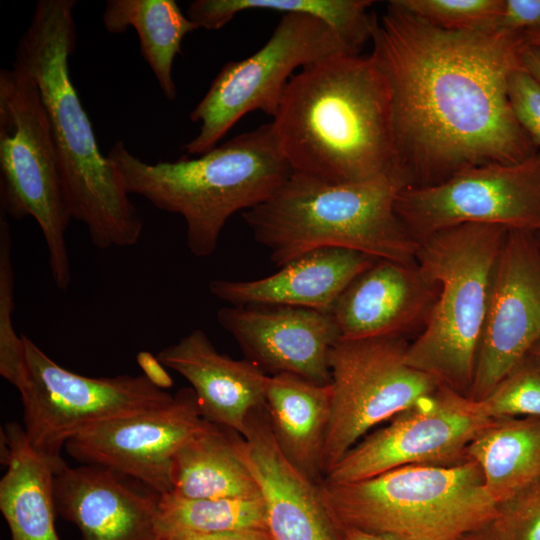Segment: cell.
<instances>
[{
	"label": "cell",
	"mask_w": 540,
	"mask_h": 540,
	"mask_svg": "<svg viewBox=\"0 0 540 540\" xmlns=\"http://www.w3.org/2000/svg\"><path fill=\"white\" fill-rule=\"evenodd\" d=\"M369 0H195L187 8V16L199 28L218 30L233 17L248 10L274 12L298 11L313 15L332 27L357 54L371 39L375 15Z\"/></svg>",
	"instance_id": "cell-27"
},
{
	"label": "cell",
	"mask_w": 540,
	"mask_h": 540,
	"mask_svg": "<svg viewBox=\"0 0 540 540\" xmlns=\"http://www.w3.org/2000/svg\"><path fill=\"white\" fill-rule=\"evenodd\" d=\"M108 468L68 464L54 473L56 511L73 523L80 540H158L160 496L141 491Z\"/></svg>",
	"instance_id": "cell-18"
},
{
	"label": "cell",
	"mask_w": 540,
	"mask_h": 540,
	"mask_svg": "<svg viewBox=\"0 0 540 540\" xmlns=\"http://www.w3.org/2000/svg\"><path fill=\"white\" fill-rule=\"evenodd\" d=\"M216 318L247 359L265 372L330 384L329 353L340 339L332 314L292 306L231 305L220 308Z\"/></svg>",
	"instance_id": "cell-16"
},
{
	"label": "cell",
	"mask_w": 540,
	"mask_h": 540,
	"mask_svg": "<svg viewBox=\"0 0 540 540\" xmlns=\"http://www.w3.org/2000/svg\"><path fill=\"white\" fill-rule=\"evenodd\" d=\"M438 294L417 264L379 259L351 282L332 315L340 339L405 337L423 329Z\"/></svg>",
	"instance_id": "cell-19"
},
{
	"label": "cell",
	"mask_w": 540,
	"mask_h": 540,
	"mask_svg": "<svg viewBox=\"0 0 540 540\" xmlns=\"http://www.w3.org/2000/svg\"><path fill=\"white\" fill-rule=\"evenodd\" d=\"M109 33L135 29L140 52L167 100L177 97L173 78L175 57L186 34L199 29L174 0H108L102 14Z\"/></svg>",
	"instance_id": "cell-26"
},
{
	"label": "cell",
	"mask_w": 540,
	"mask_h": 540,
	"mask_svg": "<svg viewBox=\"0 0 540 540\" xmlns=\"http://www.w3.org/2000/svg\"><path fill=\"white\" fill-rule=\"evenodd\" d=\"M474 402L477 411L489 419L540 417V370L526 358L487 396Z\"/></svg>",
	"instance_id": "cell-30"
},
{
	"label": "cell",
	"mask_w": 540,
	"mask_h": 540,
	"mask_svg": "<svg viewBox=\"0 0 540 540\" xmlns=\"http://www.w3.org/2000/svg\"><path fill=\"white\" fill-rule=\"evenodd\" d=\"M405 187L397 172L343 184L292 172L270 198L242 212V217L279 267L329 247L414 265L419 242L395 209Z\"/></svg>",
	"instance_id": "cell-5"
},
{
	"label": "cell",
	"mask_w": 540,
	"mask_h": 540,
	"mask_svg": "<svg viewBox=\"0 0 540 540\" xmlns=\"http://www.w3.org/2000/svg\"><path fill=\"white\" fill-rule=\"evenodd\" d=\"M508 97L519 125L540 149V84L521 67L509 78Z\"/></svg>",
	"instance_id": "cell-33"
},
{
	"label": "cell",
	"mask_w": 540,
	"mask_h": 540,
	"mask_svg": "<svg viewBox=\"0 0 540 540\" xmlns=\"http://www.w3.org/2000/svg\"><path fill=\"white\" fill-rule=\"evenodd\" d=\"M338 527L407 540H460L491 523L497 504L478 465H410L360 481L319 484Z\"/></svg>",
	"instance_id": "cell-7"
},
{
	"label": "cell",
	"mask_w": 540,
	"mask_h": 540,
	"mask_svg": "<svg viewBox=\"0 0 540 540\" xmlns=\"http://www.w3.org/2000/svg\"><path fill=\"white\" fill-rule=\"evenodd\" d=\"M493 420L477 411L474 400L442 385L360 440L323 480L342 484L403 466L462 463L469 444Z\"/></svg>",
	"instance_id": "cell-13"
},
{
	"label": "cell",
	"mask_w": 540,
	"mask_h": 540,
	"mask_svg": "<svg viewBox=\"0 0 540 540\" xmlns=\"http://www.w3.org/2000/svg\"><path fill=\"white\" fill-rule=\"evenodd\" d=\"M12 237L7 214L0 210V374L19 390L26 379L25 346L12 322L14 270Z\"/></svg>",
	"instance_id": "cell-29"
},
{
	"label": "cell",
	"mask_w": 540,
	"mask_h": 540,
	"mask_svg": "<svg viewBox=\"0 0 540 540\" xmlns=\"http://www.w3.org/2000/svg\"><path fill=\"white\" fill-rule=\"evenodd\" d=\"M370 40L389 92L395 170L407 187L538 150L508 97L509 78L523 67L524 32L448 30L393 0L375 16Z\"/></svg>",
	"instance_id": "cell-1"
},
{
	"label": "cell",
	"mask_w": 540,
	"mask_h": 540,
	"mask_svg": "<svg viewBox=\"0 0 540 540\" xmlns=\"http://www.w3.org/2000/svg\"><path fill=\"white\" fill-rule=\"evenodd\" d=\"M396 213L418 242L466 223L540 233V149L518 163H494L457 173L441 183L405 187Z\"/></svg>",
	"instance_id": "cell-12"
},
{
	"label": "cell",
	"mask_w": 540,
	"mask_h": 540,
	"mask_svg": "<svg viewBox=\"0 0 540 540\" xmlns=\"http://www.w3.org/2000/svg\"><path fill=\"white\" fill-rule=\"evenodd\" d=\"M242 452L258 484L274 540H341L319 484L299 472L276 444L265 406L250 414Z\"/></svg>",
	"instance_id": "cell-17"
},
{
	"label": "cell",
	"mask_w": 540,
	"mask_h": 540,
	"mask_svg": "<svg viewBox=\"0 0 540 540\" xmlns=\"http://www.w3.org/2000/svg\"><path fill=\"white\" fill-rule=\"evenodd\" d=\"M467 457L497 504L540 481V417L495 419L469 444Z\"/></svg>",
	"instance_id": "cell-25"
},
{
	"label": "cell",
	"mask_w": 540,
	"mask_h": 540,
	"mask_svg": "<svg viewBox=\"0 0 540 540\" xmlns=\"http://www.w3.org/2000/svg\"><path fill=\"white\" fill-rule=\"evenodd\" d=\"M271 125L293 172L335 184L396 172L389 92L371 55L342 53L302 68Z\"/></svg>",
	"instance_id": "cell-2"
},
{
	"label": "cell",
	"mask_w": 540,
	"mask_h": 540,
	"mask_svg": "<svg viewBox=\"0 0 540 540\" xmlns=\"http://www.w3.org/2000/svg\"><path fill=\"white\" fill-rule=\"evenodd\" d=\"M527 358L540 370V342H538L529 352Z\"/></svg>",
	"instance_id": "cell-40"
},
{
	"label": "cell",
	"mask_w": 540,
	"mask_h": 540,
	"mask_svg": "<svg viewBox=\"0 0 540 540\" xmlns=\"http://www.w3.org/2000/svg\"><path fill=\"white\" fill-rule=\"evenodd\" d=\"M355 53L323 20L302 12L283 13L269 40L251 56L227 62L190 113L198 134L182 149L188 156L213 148L246 114L275 116L297 68L333 55Z\"/></svg>",
	"instance_id": "cell-9"
},
{
	"label": "cell",
	"mask_w": 540,
	"mask_h": 540,
	"mask_svg": "<svg viewBox=\"0 0 540 540\" xmlns=\"http://www.w3.org/2000/svg\"><path fill=\"white\" fill-rule=\"evenodd\" d=\"M157 358L190 383L202 417L210 423L243 436L250 414L265 406L270 375L248 359L219 353L201 329L164 347Z\"/></svg>",
	"instance_id": "cell-20"
},
{
	"label": "cell",
	"mask_w": 540,
	"mask_h": 540,
	"mask_svg": "<svg viewBox=\"0 0 540 540\" xmlns=\"http://www.w3.org/2000/svg\"><path fill=\"white\" fill-rule=\"evenodd\" d=\"M191 388L160 407L92 426L71 438L65 452L81 464L98 465L138 481L159 495L173 490V463L203 427Z\"/></svg>",
	"instance_id": "cell-14"
},
{
	"label": "cell",
	"mask_w": 540,
	"mask_h": 540,
	"mask_svg": "<svg viewBox=\"0 0 540 540\" xmlns=\"http://www.w3.org/2000/svg\"><path fill=\"white\" fill-rule=\"evenodd\" d=\"M171 493L193 499H260L242 452V436L207 424L177 453Z\"/></svg>",
	"instance_id": "cell-24"
},
{
	"label": "cell",
	"mask_w": 540,
	"mask_h": 540,
	"mask_svg": "<svg viewBox=\"0 0 540 540\" xmlns=\"http://www.w3.org/2000/svg\"><path fill=\"white\" fill-rule=\"evenodd\" d=\"M330 384H317L291 373L269 376L265 409L282 454L316 484L323 480L322 454L331 418Z\"/></svg>",
	"instance_id": "cell-22"
},
{
	"label": "cell",
	"mask_w": 540,
	"mask_h": 540,
	"mask_svg": "<svg viewBox=\"0 0 540 540\" xmlns=\"http://www.w3.org/2000/svg\"><path fill=\"white\" fill-rule=\"evenodd\" d=\"M76 0H39L15 60L33 75L50 121L60 180L72 219L99 249L138 243L143 222L113 160L104 156L71 80Z\"/></svg>",
	"instance_id": "cell-3"
},
{
	"label": "cell",
	"mask_w": 540,
	"mask_h": 540,
	"mask_svg": "<svg viewBox=\"0 0 540 540\" xmlns=\"http://www.w3.org/2000/svg\"><path fill=\"white\" fill-rule=\"evenodd\" d=\"M377 260L350 249L319 248L269 276L248 281L215 279L209 290L232 306H292L332 314L346 288Z\"/></svg>",
	"instance_id": "cell-21"
},
{
	"label": "cell",
	"mask_w": 540,
	"mask_h": 540,
	"mask_svg": "<svg viewBox=\"0 0 540 540\" xmlns=\"http://www.w3.org/2000/svg\"><path fill=\"white\" fill-rule=\"evenodd\" d=\"M540 342V248L534 233L508 230L492 278L470 398L478 401Z\"/></svg>",
	"instance_id": "cell-15"
},
{
	"label": "cell",
	"mask_w": 540,
	"mask_h": 540,
	"mask_svg": "<svg viewBox=\"0 0 540 540\" xmlns=\"http://www.w3.org/2000/svg\"><path fill=\"white\" fill-rule=\"evenodd\" d=\"M136 362L147 380L155 387L167 390L173 386V380L157 356L147 350L136 355Z\"/></svg>",
	"instance_id": "cell-35"
},
{
	"label": "cell",
	"mask_w": 540,
	"mask_h": 540,
	"mask_svg": "<svg viewBox=\"0 0 540 540\" xmlns=\"http://www.w3.org/2000/svg\"><path fill=\"white\" fill-rule=\"evenodd\" d=\"M26 379L18 390L24 431L31 448L53 472L67 463L66 443L82 431L169 403L173 394L144 375L87 377L65 369L23 335Z\"/></svg>",
	"instance_id": "cell-10"
},
{
	"label": "cell",
	"mask_w": 540,
	"mask_h": 540,
	"mask_svg": "<svg viewBox=\"0 0 540 540\" xmlns=\"http://www.w3.org/2000/svg\"><path fill=\"white\" fill-rule=\"evenodd\" d=\"M531 45L540 47V30H528L524 32Z\"/></svg>",
	"instance_id": "cell-41"
},
{
	"label": "cell",
	"mask_w": 540,
	"mask_h": 540,
	"mask_svg": "<svg viewBox=\"0 0 540 540\" xmlns=\"http://www.w3.org/2000/svg\"><path fill=\"white\" fill-rule=\"evenodd\" d=\"M460 540H506L491 523L464 535Z\"/></svg>",
	"instance_id": "cell-39"
},
{
	"label": "cell",
	"mask_w": 540,
	"mask_h": 540,
	"mask_svg": "<svg viewBox=\"0 0 540 540\" xmlns=\"http://www.w3.org/2000/svg\"><path fill=\"white\" fill-rule=\"evenodd\" d=\"M107 156L117 165L130 195L183 217L187 246L201 258L214 253L233 214L265 202L293 172L271 123L196 158L185 155L172 162L146 163L120 140Z\"/></svg>",
	"instance_id": "cell-4"
},
{
	"label": "cell",
	"mask_w": 540,
	"mask_h": 540,
	"mask_svg": "<svg viewBox=\"0 0 540 540\" xmlns=\"http://www.w3.org/2000/svg\"><path fill=\"white\" fill-rule=\"evenodd\" d=\"M405 337L339 339L329 353L331 418L323 479L377 424L435 393L442 384L406 361Z\"/></svg>",
	"instance_id": "cell-11"
},
{
	"label": "cell",
	"mask_w": 540,
	"mask_h": 540,
	"mask_svg": "<svg viewBox=\"0 0 540 540\" xmlns=\"http://www.w3.org/2000/svg\"><path fill=\"white\" fill-rule=\"evenodd\" d=\"M492 524L506 540H540V481L499 504Z\"/></svg>",
	"instance_id": "cell-32"
},
{
	"label": "cell",
	"mask_w": 540,
	"mask_h": 540,
	"mask_svg": "<svg viewBox=\"0 0 540 540\" xmlns=\"http://www.w3.org/2000/svg\"><path fill=\"white\" fill-rule=\"evenodd\" d=\"M0 210L31 216L48 250L52 279L71 284L66 230L72 219L62 190L50 121L37 83L21 63L0 71Z\"/></svg>",
	"instance_id": "cell-8"
},
{
	"label": "cell",
	"mask_w": 540,
	"mask_h": 540,
	"mask_svg": "<svg viewBox=\"0 0 540 540\" xmlns=\"http://www.w3.org/2000/svg\"><path fill=\"white\" fill-rule=\"evenodd\" d=\"M508 229L466 223L419 241L416 264L439 294L407 363L470 398L492 278Z\"/></svg>",
	"instance_id": "cell-6"
},
{
	"label": "cell",
	"mask_w": 540,
	"mask_h": 540,
	"mask_svg": "<svg viewBox=\"0 0 540 540\" xmlns=\"http://www.w3.org/2000/svg\"><path fill=\"white\" fill-rule=\"evenodd\" d=\"M341 540H407L389 533H377L352 527H338Z\"/></svg>",
	"instance_id": "cell-37"
},
{
	"label": "cell",
	"mask_w": 540,
	"mask_h": 540,
	"mask_svg": "<svg viewBox=\"0 0 540 540\" xmlns=\"http://www.w3.org/2000/svg\"><path fill=\"white\" fill-rule=\"evenodd\" d=\"M410 13L448 30L490 28L504 0H395Z\"/></svg>",
	"instance_id": "cell-31"
},
{
	"label": "cell",
	"mask_w": 540,
	"mask_h": 540,
	"mask_svg": "<svg viewBox=\"0 0 540 540\" xmlns=\"http://www.w3.org/2000/svg\"><path fill=\"white\" fill-rule=\"evenodd\" d=\"M0 453L6 471L0 480V510L10 540H60L55 528L54 472L30 446L24 427L1 429Z\"/></svg>",
	"instance_id": "cell-23"
},
{
	"label": "cell",
	"mask_w": 540,
	"mask_h": 540,
	"mask_svg": "<svg viewBox=\"0 0 540 540\" xmlns=\"http://www.w3.org/2000/svg\"><path fill=\"white\" fill-rule=\"evenodd\" d=\"M537 236V240H538V244H539V248H540V233L536 234Z\"/></svg>",
	"instance_id": "cell-42"
},
{
	"label": "cell",
	"mask_w": 540,
	"mask_h": 540,
	"mask_svg": "<svg viewBox=\"0 0 540 540\" xmlns=\"http://www.w3.org/2000/svg\"><path fill=\"white\" fill-rule=\"evenodd\" d=\"M168 540H274L265 528H247L232 531L192 534L174 537Z\"/></svg>",
	"instance_id": "cell-36"
},
{
	"label": "cell",
	"mask_w": 540,
	"mask_h": 540,
	"mask_svg": "<svg viewBox=\"0 0 540 540\" xmlns=\"http://www.w3.org/2000/svg\"><path fill=\"white\" fill-rule=\"evenodd\" d=\"M523 68L540 84V47L529 42L521 54Z\"/></svg>",
	"instance_id": "cell-38"
},
{
	"label": "cell",
	"mask_w": 540,
	"mask_h": 540,
	"mask_svg": "<svg viewBox=\"0 0 540 540\" xmlns=\"http://www.w3.org/2000/svg\"><path fill=\"white\" fill-rule=\"evenodd\" d=\"M490 28L516 32L540 30V0H504L502 11Z\"/></svg>",
	"instance_id": "cell-34"
},
{
	"label": "cell",
	"mask_w": 540,
	"mask_h": 540,
	"mask_svg": "<svg viewBox=\"0 0 540 540\" xmlns=\"http://www.w3.org/2000/svg\"><path fill=\"white\" fill-rule=\"evenodd\" d=\"M247 528H265L260 499H193L173 493L160 496L156 519L158 540Z\"/></svg>",
	"instance_id": "cell-28"
}]
</instances>
